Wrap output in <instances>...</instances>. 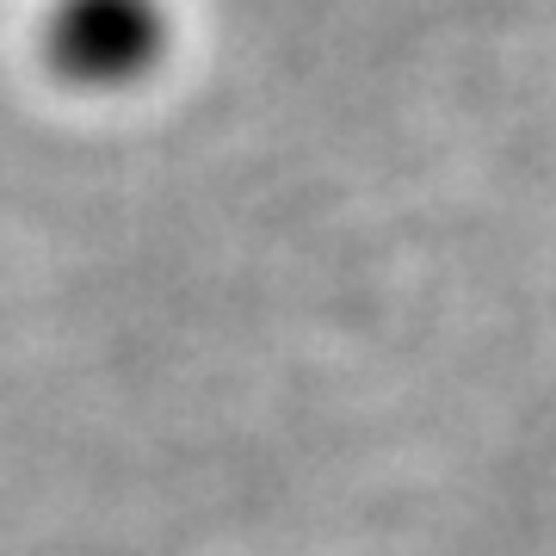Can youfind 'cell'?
Instances as JSON below:
<instances>
[{
    "label": "cell",
    "mask_w": 556,
    "mask_h": 556,
    "mask_svg": "<svg viewBox=\"0 0 556 556\" xmlns=\"http://www.w3.org/2000/svg\"><path fill=\"white\" fill-rule=\"evenodd\" d=\"M43 68L80 93H124L174 50L167 0H50L38 25Z\"/></svg>",
    "instance_id": "obj_1"
}]
</instances>
